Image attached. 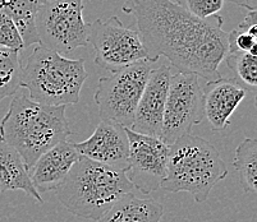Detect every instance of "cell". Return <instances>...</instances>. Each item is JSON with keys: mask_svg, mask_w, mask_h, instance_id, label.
<instances>
[{"mask_svg": "<svg viewBox=\"0 0 257 222\" xmlns=\"http://www.w3.org/2000/svg\"><path fill=\"white\" fill-rule=\"evenodd\" d=\"M79 158L78 152L71 142H62L37 158L29 170L30 179L37 193L55 190L69 174Z\"/></svg>", "mask_w": 257, "mask_h": 222, "instance_id": "obj_14", "label": "cell"}, {"mask_svg": "<svg viewBox=\"0 0 257 222\" xmlns=\"http://www.w3.org/2000/svg\"><path fill=\"white\" fill-rule=\"evenodd\" d=\"M204 118V93L198 77L179 72L172 74L163 118L161 141L170 146L183 135L191 134L192 128Z\"/></svg>", "mask_w": 257, "mask_h": 222, "instance_id": "obj_9", "label": "cell"}, {"mask_svg": "<svg viewBox=\"0 0 257 222\" xmlns=\"http://www.w3.org/2000/svg\"><path fill=\"white\" fill-rule=\"evenodd\" d=\"M88 74L83 59H68L53 50L36 46L21 72V87L29 99L46 106H68L79 101Z\"/></svg>", "mask_w": 257, "mask_h": 222, "instance_id": "obj_5", "label": "cell"}, {"mask_svg": "<svg viewBox=\"0 0 257 222\" xmlns=\"http://www.w3.org/2000/svg\"><path fill=\"white\" fill-rule=\"evenodd\" d=\"M133 189L124 170L79 156L55 194L72 214L96 222Z\"/></svg>", "mask_w": 257, "mask_h": 222, "instance_id": "obj_3", "label": "cell"}, {"mask_svg": "<svg viewBox=\"0 0 257 222\" xmlns=\"http://www.w3.org/2000/svg\"><path fill=\"white\" fill-rule=\"evenodd\" d=\"M65 106H46L15 96L0 121V137L18 152L30 170L37 158L72 134Z\"/></svg>", "mask_w": 257, "mask_h": 222, "instance_id": "obj_2", "label": "cell"}, {"mask_svg": "<svg viewBox=\"0 0 257 222\" xmlns=\"http://www.w3.org/2000/svg\"><path fill=\"white\" fill-rule=\"evenodd\" d=\"M83 9L85 0H44L35 20L40 46L60 55L87 46L90 23Z\"/></svg>", "mask_w": 257, "mask_h": 222, "instance_id": "obj_7", "label": "cell"}, {"mask_svg": "<svg viewBox=\"0 0 257 222\" xmlns=\"http://www.w3.org/2000/svg\"><path fill=\"white\" fill-rule=\"evenodd\" d=\"M0 48L20 53L25 49L17 26L7 15L0 12Z\"/></svg>", "mask_w": 257, "mask_h": 222, "instance_id": "obj_23", "label": "cell"}, {"mask_svg": "<svg viewBox=\"0 0 257 222\" xmlns=\"http://www.w3.org/2000/svg\"><path fill=\"white\" fill-rule=\"evenodd\" d=\"M130 142L127 175L135 189L150 194L161 188L167 176L169 146L159 138L139 134L125 128Z\"/></svg>", "mask_w": 257, "mask_h": 222, "instance_id": "obj_10", "label": "cell"}, {"mask_svg": "<svg viewBox=\"0 0 257 222\" xmlns=\"http://www.w3.org/2000/svg\"><path fill=\"white\" fill-rule=\"evenodd\" d=\"M121 11L136 20L147 62L165 57L179 73L220 78L219 67L228 54L220 16L200 20L172 0H125Z\"/></svg>", "mask_w": 257, "mask_h": 222, "instance_id": "obj_1", "label": "cell"}, {"mask_svg": "<svg viewBox=\"0 0 257 222\" xmlns=\"http://www.w3.org/2000/svg\"><path fill=\"white\" fill-rule=\"evenodd\" d=\"M73 144L79 156L127 171L130 142L125 128L119 124L101 120L88 139Z\"/></svg>", "mask_w": 257, "mask_h": 222, "instance_id": "obj_12", "label": "cell"}, {"mask_svg": "<svg viewBox=\"0 0 257 222\" xmlns=\"http://www.w3.org/2000/svg\"><path fill=\"white\" fill-rule=\"evenodd\" d=\"M164 207L153 199L127 194L96 222H160Z\"/></svg>", "mask_w": 257, "mask_h": 222, "instance_id": "obj_16", "label": "cell"}, {"mask_svg": "<svg viewBox=\"0 0 257 222\" xmlns=\"http://www.w3.org/2000/svg\"><path fill=\"white\" fill-rule=\"evenodd\" d=\"M20 53L0 48V101L15 96L21 87Z\"/></svg>", "mask_w": 257, "mask_h": 222, "instance_id": "obj_19", "label": "cell"}, {"mask_svg": "<svg viewBox=\"0 0 257 222\" xmlns=\"http://www.w3.org/2000/svg\"><path fill=\"white\" fill-rule=\"evenodd\" d=\"M226 2H230V3L237 4L242 8H246L248 12L257 9V0H226Z\"/></svg>", "mask_w": 257, "mask_h": 222, "instance_id": "obj_24", "label": "cell"}, {"mask_svg": "<svg viewBox=\"0 0 257 222\" xmlns=\"http://www.w3.org/2000/svg\"><path fill=\"white\" fill-rule=\"evenodd\" d=\"M9 190L25 191L39 203H44L32 185L29 170L18 152L0 137V191Z\"/></svg>", "mask_w": 257, "mask_h": 222, "instance_id": "obj_15", "label": "cell"}, {"mask_svg": "<svg viewBox=\"0 0 257 222\" xmlns=\"http://www.w3.org/2000/svg\"><path fill=\"white\" fill-rule=\"evenodd\" d=\"M233 166L239 174V181L246 193L257 191V141L244 138L235 149Z\"/></svg>", "mask_w": 257, "mask_h": 222, "instance_id": "obj_18", "label": "cell"}, {"mask_svg": "<svg viewBox=\"0 0 257 222\" xmlns=\"http://www.w3.org/2000/svg\"><path fill=\"white\" fill-rule=\"evenodd\" d=\"M257 26L244 29L238 25L237 29L228 34V54L251 53L256 54Z\"/></svg>", "mask_w": 257, "mask_h": 222, "instance_id": "obj_21", "label": "cell"}, {"mask_svg": "<svg viewBox=\"0 0 257 222\" xmlns=\"http://www.w3.org/2000/svg\"><path fill=\"white\" fill-rule=\"evenodd\" d=\"M170 69V64H161L160 67L154 68L151 72L140 99L132 127L130 128L135 133L161 139L163 118L169 90V79L172 76Z\"/></svg>", "mask_w": 257, "mask_h": 222, "instance_id": "obj_11", "label": "cell"}, {"mask_svg": "<svg viewBox=\"0 0 257 222\" xmlns=\"http://www.w3.org/2000/svg\"><path fill=\"white\" fill-rule=\"evenodd\" d=\"M43 2L44 0H0V12L8 16L17 26L25 48L40 44L35 20Z\"/></svg>", "mask_w": 257, "mask_h": 222, "instance_id": "obj_17", "label": "cell"}, {"mask_svg": "<svg viewBox=\"0 0 257 222\" xmlns=\"http://www.w3.org/2000/svg\"><path fill=\"white\" fill-rule=\"evenodd\" d=\"M226 175L228 169L216 147L204 138L187 134L169 146L161 188L169 193L187 191L196 203H204Z\"/></svg>", "mask_w": 257, "mask_h": 222, "instance_id": "obj_4", "label": "cell"}, {"mask_svg": "<svg viewBox=\"0 0 257 222\" xmlns=\"http://www.w3.org/2000/svg\"><path fill=\"white\" fill-rule=\"evenodd\" d=\"M175 3L200 20H209L218 16L225 0H177Z\"/></svg>", "mask_w": 257, "mask_h": 222, "instance_id": "obj_22", "label": "cell"}, {"mask_svg": "<svg viewBox=\"0 0 257 222\" xmlns=\"http://www.w3.org/2000/svg\"><path fill=\"white\" fill-rule=\"evenodd\" d=\"M224 62L234 73V78L246 88L254 91L257 86L256 54L235 53L226 54Z\"/></svg>", "mask_w": 257, "mask_h": 222, "instance_id": "obj_20", "label": "cell"}, {"mask_svg": "<svg viewBox=\"0 0 257 222\" xmlns=\"http://www.w3.org/2000/svg\"><path fill=\"white\" fill-rule=\"evenodd\" d=\"M154 68V63L141 60L99 79L95 102L101 120L113 121L128 129L132 127L140 99Z\"/></svg>", "mask_w": 257, "mask_h": 222, "instance_id": "obj_6", "label": "cell"}, {"mask_svg": "<svg viewBox=\"0 0 257 222\" xmlns=\"http://www.w3.org/2000/svg\"><path fill=\"white\" fill-rule=\"evenodd\" d=\"M204 114L212 130L220 132L230 125V118L247 96V88L235 78L209 81L202 88Z\"/></svg>", "mask_w": 257, "mask_h": 222, "instance_id": "obj_13", "label": "cell"}, {"mask_svg": "<svg viewBox=\"0 0 257 222\" xmlns=\"http://www.w3.org/2000/svg\"><path fill=\"white\" fill-rule=\"evenodd\" d=\"M88 44L92 45L95 63L111 73L146 60V51L137 30L124 26L115 16L90 23Z\"/></svg>", "mask_w": 257, "mask_h": 222, "instance_id": "obj_8", "label": "cell"}]
</instances>
